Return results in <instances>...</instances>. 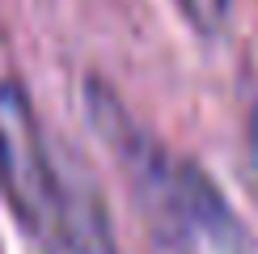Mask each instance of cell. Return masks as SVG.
Masks as SVG:
<instances>
[{
    "mask_svg": "<svg viewBox=\"0 0 258 254\" xmlns=\"http://www.w3.org/2000/svg\"><path fill=\"white\" fill-rule=\"evenodd\" d=\"M0 186L21 225L51 246H63V178L21 85H0Z\"/></svg>",
    "mask_w": 258,
    "mask_h": 254,
    "instance_id": "1",
    "label": "cell"
},
{
    "mask_svg": "<svg viewBox=\"0 0 258 254\" xmlns=\"http://www.w3.org/2000/svg\"><path fill=\"white\" fill-rule=\"evenodd\" d=\"M229 5L233 0H178V9L186 13V21L203 34H216L224 26V17H229Z\"/></svg>",
    "mask_w": 258,
    "mask_h": 254,
    "instance_id": "2",
    "label": "cell"
},
{
    "mask_svg": "<svg viewBox=\"0 0 258 254\" xmlns=\"http://www.w3.org/2000/svg\"><path fill=\"white\" fill-rule=\"evenodd\" d=\"M250 161L258 169V106H254V114H250Z\"/></svg>",
    "mask_w": 258,
    "mask_h": 254,
    "instance_id": "3",
    "label": "cell"
}]
</instances>
